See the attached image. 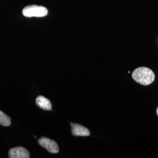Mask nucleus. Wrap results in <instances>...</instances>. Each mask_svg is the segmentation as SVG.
<instances>
[{"mask_svg":"<svg viewBox=\"0 0 158 158\" xmlns=\"http://www.w3.org/2000/svg\"><path fill=\"white\" fill-rule=\"evenodd\" d=\"M38 143L41 147L45 148L46 149L52 153L59 152V148L56 142L51 139L46 137H42L38 140Z\"/></svg>","mask_w":158,"mask_h":158,"instance_id":"3","label":"nucleus"},{"mask_svg":"<svg viewBox=\"0 0 158 158\" xmlns=\"http://www.w3.org/2000/svg\"><path fill=\"white\" fill-rule=\"evenodd\" d=\"M9 158H29L30 154L27 149L23 147H16L12 148L8 153Z\"/></svg>","mask_w":158,"mask_h":158,"instance_id":"4","label":"nucleus"},{"mask_svg":"<svg viewBox=\"0 0 158 158\" xmlns=\"http://www.w3.org/2000/svg\"><path fill=\"white\" fill-rule=\"evenodd\" d=\"M72 133L75 136H88L90 135V132L87 128L81 125L71 123Z\"/></svg>","mask_w":158,"mask_h":158,"instance_id":"5","label":"nucleus"},{"mask_svg":"<svg viewBox=\"0 0 158 158\" xmlns=\"http://www.w3.org/2000/svg\"><path fill=\"white\" fill-rule=\"evenodd\" d=\"M36 105L45 110H51L52 104L49 100L42 96H38L36 99Z\"/></svg>","mask_w":158,"mask_h":158,"instance_id":"6","label":"nucleus"},{"mask_svg":"<svg viewBox=\"0 0 158 158\" xmlns=\"http://www.w3.org/2000/svg\"><path fill=\"white\" fill-rule=\"evenodd\" d=\"M156 114H157V115H158V107L157 108V109H156Z\"/></svg>","mask_w":158,"mask_h":158,"instance_id":"8","label":"nucleus"},{"mask_svg":"<svg viewBox=\"0 0 158 158\" xmlns=\"http://www.w3.org/2000/svg\"><path fill=\"white\" fill-rule=\"evenodd\" d=\"M0 124L4 127H9L11 125L10 118L1 111H0Z\"/></svg>","mask_w":158,"mask_h":158,"instance_id":"7","label":"nucleus"},{"mask_svg":"<svg viewBox=\"0 0 158 158\" xmlns=\"http://www.w3.org/2000/svg\"><path fill=\"white\" fill-rule=\"evenodd\" d=\"M48 9L43 6L32 5L25 7L23 10V16L26 17H44L48 15Z\"/></svg>","mask_w":158,"mask_h":158,"instance_id":"2","label":"nucleus"},{"mask_svg":"<svg viewBox=\"0 0 158 158\" xmlns=\"http://www.w3.org/2000/svg\"><path fill=\"white\" fill-rule=\"evenodd\" d=\"M132 77L136 82L143 85H148L152 83L155 76L151 69L146 67H139L132 72Z\"/></svg>","mask_w":158,"mask_h":158,"instance_id":"1","label":"nucleus"}]
</instances>
